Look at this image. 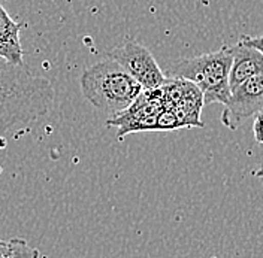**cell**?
<instances>
[{
    "mask_svg": "<svg viewBox=\"0 0 263 258\" xmlns=\"http://www.w3.org/2000/svg\"><path fill=\"white\" fill-rule=\"evenodd\" d=\"M51 82L36 76L24 65L0 58V137L16 126H27L54 106Z\"/></svg>",
    "mask_w": 263,
    "mask_h": 258,
    "instance_id": "1",
    "label": "cell"
},
{
    "mask_svg": "<svg viewBox=\"0 0 263 258\" xmlns=\"http://www.w3.org/2000/svg\"><path fill=\"white\" fill-rule=\"evenodd\" d=\"M82 96L95 108L115 113L129 108L142 93V85L112 58L100 60L85 69L80 78Z\"/></svg>",
    "mask_w": 263,
    "mask_h": 258,
    "instance_id": "2",
    "label": "cell"
},
{
    "mask_svg": "<svg viewBox=\"0 0 263 258\" xmlns=\"http://www.w3.org/2000/svg\"><path fill=\"white\" fill-rule=\"evenodd\" d=\"M232 58V45H223L213 52L175 62L169 69V75L193 82L202 91L205 105H224L230 97Z\"/></svg>",
    "mask_w": 263,
    "mask_h": 258,
    "instance_id": "3",
    "label": "cell"
},
{
    "mask_svg": "<svg viewBox=\"0 0 263 258\" xmlns=\"http://www.w3.org/2000/svg\"><path fill=\"white\" fill-rule=\"evenodd\" d=\"M166 108L162 88L142 90L129 108L112 115L108 121V127L117 129V137L123 139L132 133L156 131L157 118Z\"/></svg>",
    "mask_w": 263,
    "mask_h": 258,
    "instance_id": "4",
    "label": "cell"
},
{
    "mask_svg": "<svg viewBox=\"0 0 263 258\" xmlns=\"http://www.w3.org/2000/svg\"><path fill=\"white\" fill-rule=\"evenodd\" d=\"M108 57L123 66V69L133 80L139 82L144 90L162 88L169 80L149 49L135 41H127L126 44L109 51Z\"/></svg>",
    "mask_w": 263,
    "mask_h": 258,
    "instance_id": "5",
    "label": "cell"
},
{
    "mask_svg": "<svg viewBox=\"0 0 263 258\" xmlns=\"http://www.w3.org/2000/svg\"><path fill=\"white\" fill-rule=\"evenodd\" d=\"M221 123L229 130H236L250 116L263 111V72L247 80L230 91L229 100L223 105Z\"/></svg>",
    "mask_w": 263,
    "mask_h": 258,
    "instance_id": "6",
    "label": "cell"
},
{
    "mask_svg": "<svg viewBox=\"0 0 263 258\" xmlns=\"http://www.w3.org/2000/svg\"><path fill=\"white\" fill-rule=\"evenodd\" d=\"M166 108H171L177 113L182 129L203 127L200 121L202 108L205 105L203 94L193 82L169 78L162 87Z\"/></svg>",
    "mask_w": 263,
    "mask_h": 258,
    "instance_id": "7",
    "label": "cell"
},
{
    "mask_svg": "<svg viewBox=\"0 0 263 258\" xmlns=\"http://www.w3.org/2000/svg\"><path fill=\"white\" fill-rule=\"evenodd\" d=\"M232 67H230V91L247 80L263 72V54L259 49L239 42L232 45Z\"/></svg>",
    "mask_w": 263,
    "mask_h": 258,
    "instance_id": "8",
    "label": "cell"
},
{
    "mask_svg": "<svg viewBox=\"0 0 263 258\" xmlns=\"http://www.w3.org/2000/svg\"><path fill=\"white\" fill-rule=\"evenodd\" d=\"M23 24L16 23L9 12L0 5V58L12 63L24 65V51L20 41V30Z\"/></svg>",
    "mask_w": 263,
    "mask_h": 258,
    "instance_id": "9",
    "label": "cell"
},
{
    "mask_svg": "<svg viewBox=\"0 0 263 258\" xmlns=\"http://www.w3.org/2000/svg\"><path fill=\"white\" fill-rule=\"evenodd\" d=\"M0 258H41L39 249L32 248L24 239H0Z\"/></svg>",
    "mask_w": 263,
    "mask_h": 258,
    "instance_id": "10",
    "label": "cell"
},
{
    "mask_svg": "<svg viewBox=\"0 0 263 258\" xmlns=\"http://www.w3.org/2000/svg\"><path fill=\"white\" fill-rule=\"evenodd\" d=\"M180 129H182V126H181L177 113L174 112L171 108H164L157 118L156 131H174V130Z\"/></svg>",
    "mask_w": 263,
    "mask_h": 258,
    "instance_id": "11",
    "label": "cell"
},
{
    "mask_svg": "<svg viewBox=\"0 0 263 258\" xmlns=\"http://www.w3.org/2000/svg\"><path fill=\"white\" fill-rule=\"evenodd\" d=\"M253 133L257 144L263 145V111L254 115V124H253Z\"/></svg>",
    "mask_w": 263,
    "mask_h": 258,
    "instance_id": "12",
    "label": "cell"
},
{
    "mask_svg": "<svg viewBox=\"0 0 263 258\" xmlns=\"http://www.w3.org/2000/svg\"><path fill=\"white\" fill-rule=\"evenodd\" d=\"M239 42L246 44L248 47L259 49L263 54V36H248V34H242L239 37Z\"/></svg>",
    "mask_w": 263,
    "mask_h": 258,
    "instance_id": "13",
    "label": "cell"
},
{
    "mask_svg": "<svg viewBox=\"0 0 263 258\" xmlns=\"http://www.w3.org/2000/svg\"><path fill=\"white\" fill-rule=\"evenodd\" d=\"M253 175L256 177H259V179H263V164L256 170V172H253Z\"/></svg>",
    "mask_w": 263,
    "mask_h": 258,
    "instance_id": "14",
    "label": "cell"
},
{
    "mask_svg": "<svg viewBox=\"0 0 263 258\" xmlns=\"http://www.w3.org/2000/svg\"><path fill=\"white\" fill-rule=\"evenodd\" d=\"M200 2H208V0H200Z\"/></svg>",
    "mask_w": 263,
    "mask_h": 258,
    "instance_id": "15",
    "label": "cell"
}]
</instances>
